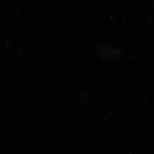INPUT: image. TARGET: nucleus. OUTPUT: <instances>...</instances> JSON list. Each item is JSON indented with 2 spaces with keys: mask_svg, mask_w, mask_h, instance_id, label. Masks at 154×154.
I'll use <instances>...</instances> for the list:
<instances>
[]
</instances>
